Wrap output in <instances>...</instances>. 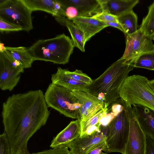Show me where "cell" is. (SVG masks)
<instances>
[{"mask_svg": "<svg viewBox=\"0 0 154 154\" xmlns=\"http://www.w3.org/2000/svg\"><path fill=\"white\" fill-rule=\"evenodd\" d=\"M117 18L125 35L132 34L138 29L137 17L132 10L122 14Z\"/></svg>", "mask_w": 154, "mask_h": 154, "instance_id": "obj_23", "label": "cell"}, {"mask_svg": "<svg viewBox=\"0 0 154 154\" xmlns=\"http://www.w3.org/2000/svg\"><path fill=\"white\" fill-rule=\"evenodd\" d=\"M106 148V140L95 146L88 154H100Z\"/></svg>", "mask_w": 154, "mask_h": 154, "instance_id": "obj_33", "label": "cell"}, {"mask_svg": "<svg viewBox=\"0 0 154 154\" xmlns=\"http://www.w3.org/2000/svg\"><path fill=\"white\" fill-rule=\"evenodd\" d=\"M26 154H30V153H28Z\"/></svg>", "mask_w": 154, "mask_h": 154, "instance_id": "obj_38", "label": "cell"}, {"mask_svg": "<svg viewBox=\"0 0 154 154\" xmlns=\"http://www.w3.org/2000/svg\"><path fill=\"white\" fill-rule=\"evenodd\" d=\"M106 139V134L100 127L89 134L79 137L66 146L69 148L72 154H88Z\"/></svg>", "mask_w": 154, "mask_h": 154, "instance_id": "obj_11", "label": "cell"}, {"mask_svg": "<svg viewBox=\"0 0 154 154\" xmlns=\"http://www.w3.org/2000/svg\"><path fill=\"white\" fill-rule=\"evenodd\" d=\"M92 17L104 22H118L117 17L103 11L94 15Z\"/></svg>", "mask_w": 154, "mask_h": 154, "instance_id": "obj_29", "label": "cell"}, {"mask_svg": "<svg viewBox=\"0 0 154 154\" xmlns=\"http://www.w3.org/2000/svg\"><path fill=\"white\" fill-rule=\"evenodd\" d=\"M148 84L151 89L154 92V79L149 80Z\"/></svg>", "mask_w": 154, "mask_h": 154, "instance_id": "obj_35", "label": "cell"}, {"mask_svg": "<svg viewBox=\"0 0 154 154\" xmlns=\"http://www.w3.org/2000/svg\"><path fill=\"white\" fill-rule=\"evenodd\" d=\"M129 61L134 68L154 70V51L144 54Z\"/></svg>", "mask_w": 154, "mask_h": 154, "instance_id": "obj_24", "label": "cell"}, {"mask_svg": "<svg viewBox=\"0 0 154 154\" xmlns=\"http://www.w3.org/2000/svg\"><path fill=\"white\" fill-rule=\"evenodd\" d=\"M4 47L0 50V88L11 91L19 82L24 68L6 52Z\"/></svg>", "mask_w": 154, "mask_h": 154, "instance_id": "obj_8", "label": "cell"}, {"mask_svg": "<svg viewBox=\"0 0 154 154\" xmlns=\"http://www.w3.org/2000/svg\"><path fill=\"white\" fill-rule=\"evenodd\" d=\"M126 36V46L121 58L130 61L146 53L154 51V44L151 37L141 28Z\"/></svg>", "mask_w": 154, "mask_h": 154, "instance_id": "obj_9", "label": "cell"}, {"mask_svg": "<svg viewBox=\"0 0 154 154\" xmlns=\"http://www.w3.org/2000/svg\"><path fill=\"white\" fill-rule=\"evenodd\" d=\"M84 35V42L104 28L109 26L104 22L91 17H78L70 20Z\"/></svg>", "mask_w": 154, "mask_h": 154, "instance_id": "obj_13", "label": "cell"}, {"mask_svg": "<svg viewBox=\"0 0 154 154\" xmlns=\"http://www.w3.org/2000/svg\"><path fill=\"white\" fill-rule=\"evenodd\" d=\"M72 94L77 98L81 105L80 122H85L105 106L99 98L90 93L74 91Z\"/></svg>", "mask_w": 154, "mask_h": 154, "instance_id": "obj_12", "label": "cell"}, {"mask_svg": "<svg viewBox=\"0 0 154 154\" xmlns=\"http://www.w3.org/2000/svg\"><path fill=\"white\" fill-rule=\"evenodd\" d=\"M32 12L40 11L51 14L54 17L60 15L66 17L64 10L59 0H22Z\"/></svg>", "mask_w": 154, "mask_h": 154, "instance_id": "obj_16", "label": "cell"}, {"mask_svg": "<svg viewBox=\"0 0 154 154\" xmlns=\"http://www.w3.org/2000/svg\"><path fill=\"white\" fill-rule=\"evenodd\" d=\"M21 30H22L21 28L0 20L1 32H17Z\"/></svg>", "mask_w": 154, "mask_h": 154, "instance_id": "obj_31", "label": "cell"}, {"mask_svg": "<svg viewBox=\"0 0 154 154\" xmlns=\"http://www.w3.org/2000/svg\"><path fill=\"white\" fill-rule=\"evenodd\" d=\"M146 77L138 75L128 76L120 88V98L127 106L139 105L154 110V92Z\"/></svg>", "mask_w": 154, "mask_h": 154, "instance_id": "obj_4", "label": "cell"}, {"mask_svg": "<svg viewBox=\"0 0 154 154\" xmlns=\"http://www.w3.org/2000/svg\"><path fill=\"white\" fill-rule=\"evenodd\" d=\"M145 154H154V141L147 136Z\"/></svg>", "mask_w": 154, "mask_h": 154, "instance_id": "obj_32", "label": "cell"}, {"mask_svg": "<svg viewBox=\"0 0 154 154\" xmlns=\"http://www.w3.org/2000/svg\"><path fill=\"white\" fill-rule=\"evenodd\" d=\"M62 7L65 11L66 17L69 19L71 20L78 17H80L79 11L74 6L68 5Z\"/></svg>", "mask_w": 154, "mask_h": 154, "instance_id": "obj_30", "label": "cell"}, {"mask_svg": "<svg viewBox=\"0 0 154 154\" xmlns=\"http://www.w3.org/2000/svg\"><path fill=\"white\" fill-rule=\"evenodd\" d=\"M132 107L142 130L154 141V110L139 105H133Z\"/></svg>", "mask_w": 154, "mask_h": 154, "instance_id": "obj_14", "label": "cell"}, {"mask_svg": "<svg viewBox=\"0 0 154 154\" xmlns=\"http://www.w3.org/2000/svg\"><path fill=\"white\" fill-rule=\"evenodd\" d=\"M74 47L72 39L63 33L53 38L39 40L28 49L34 60L65 64L69 62Z\"/></svg>", "mask_w": 154, "mask_h": 154, "instance_id": "obj_3", "label": "cell"}, {"mask_svg": "<svg viewBox=\"0 0 154 154\" xmlns=\"http://www.w3.org/2000/svg\"><path fill=\"white\" fill-rule=\"evenodd\" d=\"M81 126L78 119L71 122L69 125L59 133L52 140L50 147L53 148L66 146L80 136Z\"/></svg>", "mask_w": 154, "mask_h": 154, "instance_id": "obj_15", "label": "cell"}, {"mask_svg": "<svg viewBox=\"0 0 154 154\" xmlns=\"http://www.w3.org/2000/svg\"><path fill=\"white\" fill-rule=\"evenodd\" d=\"M4 49L12 58L19 62L24 69L30 68L35 61L29 53L28 48L6 46L4 47Z\"/></svg>", "mask_w": 154, "mask_h": 154, "instance_id": "obj_21", "label": "cell"}, {"mask_svg": "<svg viewBox=\"0 0 154 154\" xmlns=\"http://www.w3.org/2000/svg\"><path fill=\"white\" fill-rule=\"evenodd\" d=\"M61 6L72 5L79 11L80 17H91L102 12L99 0H59Z\"/></svg>", "mask_w": 154, "mask_h": 154, "instance_id": "obj_18", "label": "cell"}, {"mask_svg": "<svg viewBox=\"0 0 154 154\" xmlns=\"http://www.w3.org/2000/svg\"><path fill=\"white\" fill-rule=\"evenodd\" d=\"M140 28L149 36L154 34V2L148 7V13L143 18Z\"/></svg>", "mask_w": 154, "mask_h": 154, "instance_id": "obj_25", "label": "cell"}, {"mask_svg": "<svg viewBox=\"0 0 154 154\" xmlns=\"http://www.w3.org/2000/svg\"><path fill=\"white\" fill-rule=\"evenodd\" d=\"M32 12L22 0H2L0 2V20L29 32L33 28Z\"/></svg>", "mask_w": 154, "mask_h": 154, "instance_id": "obj_7", "label": "cell"}, {"mask_svg": "<svg viewBox=\"0 0 154 154\" xmlns=\"http://www.w3.org/2000/svg\"><path fill=\"white\" fill-rule=\"evenodd\" d=\"M126 107L130 129L124 154H145L146 136L140 126L132 107L126 105Z\"/></svg>", "mask_w": 154, "mask_h": 154, "instance_id": "obj_10", "label": "cell"}, {"mask_svg": "<svg viewBox=\"0 0 154 154\" xmlns=\"http://www.w3.org/2000/svg\"><path fill=\"white\" fill-rule=\"evenodd\" d=\"M124 107L106 125V152L124 154L129 133L130 124L126 107Z\"/></svg>", "mask_w": 154, "mask_h": 154, "instance_id": "obj_6", "label": "cell"}, {"mask_svg": "<svg viewBox=\"0 0 154 154\" xmlns=\"http://www.w3.org/2000/svg\"><path fill=\"white\" fill-rule=\"evenodd\" d=\"M108 106L105 104V106L92 116L85 122H80L81 134L80 137L89 134L100 126V121L105 116L108 112Z\"/></svg>", "mask_w": 154, "mask_h": 154, "instance_id": "obj_22", "label": "cell"}, {"mask_svg": "<svg viewBox=\"0 0 154 154\" xmlns=\"http://www.w3.org/2000/svg\"><path fill=\"white\" fill-rule=\"evenodd\" d=\"M64 73L68 76L73 80L83 83L89 85L91 84L93 80L82 70L76 69L73 71H70L66 69H63Z\"/></svg>", "mask_w": 154, "mask_h": 154, "instance_id": "obj_26", "label": "cell"}, {"mask_svg": "<svg viewBox=\"0 0 154 154\" xmlns=\"http://www.w3.org/2000/svg\"><path fill=\"white\" fill-rule=\"evenodd\" d=\"M44 95L48 107L66 117L79 121L81 105L72 91L51 83L49 85Z\"/></svg>", "mask_w": 154, "mask_h": 154, "instance_id": "obj_5", "label": "cell"}, {"mask_svg": "<svg viewBox=\"0 0 154 154\" xmlns=\"http://www.w3.org/2000/svg\"><path fill=\"white\" fill-rule=\"evenodd\" d=\"M109 26L117 28L123 32V30L121 26L118 22H104Z\"/></svg>", "mask_w": 154, "mask_h": 154, "instance_id": "obj_34", "label": "cell"}, {"mask_svg": "<svg viewBox=\"0 0 154 154\" xmlns=\"http://www.w3.org/2000/svg\"><path fill=\"white\" fill-rule=\"evenodd\" d=\"M48 107L40 89L14 94L3 103L2 123L11 154L29 153L28 141L46 124L51 113Z\"/></svg>", "mask_w": 154, "mask_h": 154, "instance_id": "obj_1", "label": "cell"}, {"mask_svg": "<svg viewBox=\"0 0 154 154\" xmlns=\"http://www.w3.org/2000/svg\"><path fill=\"white\" fill-rule=\"evenodd\" d=\"M102 11L118 17L132 10L138 0H99Z\"/></svg>", "mask_w": 154, "mask_h": 154, "instance_id": "obj_17", "label": "cell"}, {"mask_svg": "<svg viewBox=\"0 0 154 154\" xmlns=\"http://www.w3.org/2000/svg\"><path fill=\"white\" fill-rule=\"evenodd\" d=\"M51 79L52 83L63 87L72 92L80 91L89 93V85L75 81L68 76L61 67H58L56 72L52 74Z\"/></svg>", "mask_w": 154, "mask_h": 154, "instance_id": "obj_19", "label": "cell"}, {"mask_svg": "<svg viewBox=\"0 0 154 154\" xmlns=\"http://www.w3.org/2000/svg\"><path fill=\"white\" fill-rule=\"evenodd\" d=\"M52 148L30 154H72L70 150H69L68 148L65 146Z\"/></svg>", "mask_w": 154, "mask_h": 154, "instance_id": "obj_28", "label": "cell"}, {"mask_svg": "<svg viewBox=\"0 0 154 154\" xmlns=\"http://www.w3.org/2000/svg\"><path fill=\"white\" fill-rule=\"evenodd\" d=\"M56 21L62 26H66L71 36L75 47L81 51H85L84 35L72 21L66 17L60 15L54 17Z\"/></svg>", "mask_w": 154, "mask_h": 154, "instance_id": "obj_20", "label": "cell"}, {"mask_svg": "<svg viewBox=\"0 0 154 154\" xmlns=\"http://www.w3.org/2000/svg\"><path fill=\"white\" fill-rule=\"evenodd\" d=\"M0 154H11L10 144L5 132L0 135Z\"/></svg>", "mask_w": 154, "mask_h": 154, "instance_id": "obj_27", "label": "cell"}, {"mask_svg": "<svg viewBox=\"0 0 154 154\" xmlns=\"http://www.w3.org/2000/svg\"><path fill=\"white\" fill-rule=\"evenodd\" d=\"M100 154H107L104 153L103 152H102V153Z\"/></svg>", "mask_w": 154, "mask_h": 154, "instance_id": "obj_37", "label": "cell"}, {"mask_svg": "<svg viewBox=\"0 0 154 154\" xmlns=\"http://www.w3.org/2000/svg\"><path fill=\"white\" fill-rule=\"evenodd\" d=\"M152 39L154 40V34L152 35L151 36Z\"/></svg>", "mask_w": 154, "mask_h": 154, "instance_id": "obj_36", "label": "cell"}, {"mask_svg": "<svg viewBox=\"0 0 154 154\" xmlns=\"http://www.w3.org/2000/svg\"><path fill=\"white\" fill-rule=\"evenodd\" d=\"M134 67L129 61L120 58L111 65L89 85V93L108 106L120 98L119 92L129 73Z\"/></svg>", "mask_w": 154, "mask_h": 154, "instance_id": "obj_2", "label": "cell"}]
</instances>
